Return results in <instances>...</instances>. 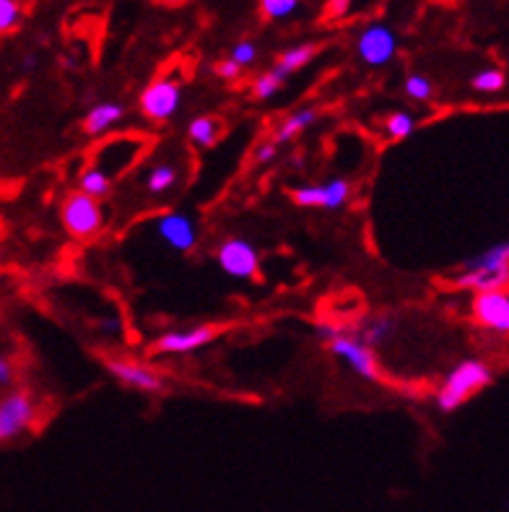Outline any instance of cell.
Here are the masks:
<instances>
[{"label":"cell","mask_w":509,"mask_h":512,"mask_svg":"<svg viewBox=\"0 0 509 512\" xmlns=\"http://www.w3.org/2000/svg\"><path fill=\"white\" fill-rule=\"evenodd\" d=\"M0 284H3V273H0Z\"/></svg>","instance_id":"33"},{"label":"cell","mask_w":509,"mask_h":512,"mask_svg":"<svg viewBox=\"0 0 509 512\" xmlns=\"http://www.w3.org/2000/svg\"><path fill=\"white\" fill-rule=\"evenodd\" d=\"M382 130H385V136L390 141H406L416 133V117L406 110L390 112V115L382 120Z\"/></svg>","instance_id":"19"},{"label":"cell","mask_w":509,"mask_h":512,"mask_svg":"<svg viewBox=\"0 0 509 512\" xmlns=\"http://www.w3.org/2000/svg\"><path fill=\"white\" fill-rule=\"evenodd\" d=\"M471 86L478 94H499V91L507 86V76H504V71H499V68H481V71L471 78Z\"/></svg>","instance_id":"23"},{"label":"cell","mask_w":509,"mask_h":512,"mask_svg":"<svg viewBox=\"0 0 509 512\" xmlns=\"http://www.w3.org/2000/svg\"><path fill=\"white\" fill-rule=\"evenodd\" d=\"M354 6V0H328V16L330 19H343Z\"/></svg>","instance_id":"30"},{"label":"cell","mask_w":509,"mask_h":512,"mask_svg":"<svg viewBox=\"0 0 509 512\" xmlns=\"http://www.w3.org/2000/svg\"><path fill=\"white\" fill-rule=\"evenodd\" d=\"M452 286L468 289L473 294L509 289V240L473 255L463 266V271L452 279Z\"/></svg>","instance_id":"3"},{"label":"cell","mask_w":509,"mask_h":512,"mask_svg":"<svg viewBox=\"0 0 509 512\" xmlns=\"http://www.w3.org/2000/svg\"><path fill=\"white\" fill-rule=\"evenodd\" d=\"M39 403L29 388H11L0 396V445L19 440L34 427Z\"/></svg>","instance_id":"4"},{"label":"cell","mask_w":509,"mask_h":512,"mask_svg":"<svg viewBox=\"0 0 509 512\" xmlns=\"http://www.w3.org/2000/svg\"><path fill=\"white\" fill-rule=\"evenodd\" d=\"M216 336H219V328H213V325H195V328H187V331H169L156 338L154 351L156 354H164V357L193 354V351L211 344Z\"/></svg>","instance_id":"13"},{"label":"cell","mask_w":509,"mask_h":512,"mask_svg":"<svg viewBox=\"0 0 509 512\" xmlns=\"http://www.w3.org/2000/svg\"><path fill=\"white\" fill-rule=\"evenodd\" d=\"M356 55L369 68H385L398 55V34L382 21L367 24L356 37Z\"/></svg>","instance_id":"6"},{"label":"cell","mask_w":509,"mask_h":512,"mask_svg":"<svg viewBox=\"0 0 509 512\" xmlns=\"http://www.w3.org/2000/svg\"><path fill=\"white\" fill-rule=\"evenodd\" d=\"M60 224L73 240H91L102 232L104 211L99 201L84 195L81 190H73L60 203Z\"/></svg>","instance_id":"5"},{"label":"cell","mask_w":509,"mask_h":512,"mask_svg":"<svg viewBox=\"0 0 509 512\" xmlns=\"http://www.w3.org/2000/svg\"><path fill=\"white\" fill-rule=\"evenodd\" d=\"M187 138H190L198 149H211L213 143L219 141V120L211 115L193 117L190 125H187Z\"/></svg>","instance_id":"18"},{"label":"cell","mask_w":509,"mask_h":512,"mask_svg":"<svg viewBox=\"0 0 509 512\" xmlns=\"http://www.w3.org/2000/svg\"><path fill=\"white\" fill-rule=\"evenodd\" d=\"M356 336L369 346V349H377V346H385L390 338L398 331V320L390 318V315H380V318L364 320L359 325H351Z\"/></svg>","instance_id":"15"},{"label":"cell","mask_w":509,"mask_h":512,"mask_svg":"<svg viewBox=\"0 0 509 512\" xmlns=\"http://www.w3.org/2000/svg\"><path fill=\"white\" fill-rule=\"evenodd\" d=\"M78 190L84 195H89V198H94V201H99V198H104V195L112 190V180L110 175L99 167L84 169V175L78 180Z\"/></svg>","instance_id":"20"},{"label":"cell","mask_w":509,"mask_h":512,"mask_svg":"<svg viewBox=\"0 0 509 512\" xmlns=\"http://www.w3.org/2000/svg\"><path fill=\"white\" fill-rule=\"evenodd\" d=\"M403 91H406V97L413 99V102H429L434 97V84L432 78L424 76V73H411L403 81Z\"/></svg>","instance_id":"25"},{"label":"cell","mask_w":509,"mask_h":512,"mask_svg":"<svg viewBox=\"0 0 509 512\" xmlns=\"http://www.w3.org/2000/svg\"><path fill=\"white\" fill-rule=\"evenodd\" d=\"M125 107L120 102H99L94 104L84 117V133L86 136H104L110 133L115 125L123 123Z\"/></svg>","instance_id":"14"},{"label":"cell","mask_w":509,"mask_h":512,"mask_svg":"<svg viewBox=\"0 0 509 512\" xmlns=\"http://www.w3.org/2000/svg\"><path fill=\"white\" fill-rule=\"evenodd\" d=\"M216 263L226 276L237 281L255 279L260 271V253L258 247L252 245L245 237H229L216 250Z\"/></svg>","instance_id":"8"},{"label":"cell","mask_w":509,"mask_h":512,"mask_svg":"<svg viewBox=\"0 0 509 512\" xmlns=\"http://www.w3.org/2000/svg\"><path fill=\"white\" fill-rule=\"evenodd\" d=\"M213 73H216L219 78H224V81H237V78L242 76V68H239L234 60L224 58V60H219V63L213 65Z\"/></svg>","instance_id":"28"},{"label":"cell","mask_w":509,"mask_h":512,"mask_svg":"<svg viewBox=\"0 0 509 512\" xmlns=\"http://www.w3.org/2000/svg\"><path fill=\"white\" fill-rule=\"evenodd\" d=\"M286 78L281 76V73L276 71V68H271V71L260 73L255 81H252V97L258 99V102H265V99H273L281 91V86H284Z\"/></svg>","instance_id":"22"},{"label":"cell","mask_w":509,"mask_h":512,"mask_svg":"<svg viewBox=\"0 0 509 512\" xmlns=\"http://www.w3.org/2000/svg\"><path fill=\"white\" fill-rule=\"evenodd\" d=\"M34 68H37V58H34V55L24 58V71L29 73V71H34Z\"/></svg>","instance_id":"32"},{"label":"cell","mask_w":509,"mask_h":512,"mask_svg":"<svg viewBox=\"0 0 509 512\" xmlns=\"http://www.w3.org/2000/svg\"><path fill=\"white\" fill-rule=\"evenodd\" d=\"M317 55H320V45H315V42L294 45L278 55L276 71L281 73L284 78H289L291 73H297V71H302V68H307V65H310Z\"/></svg>","instance_id":"16"},{"label":"cell","mask_w":509,"mask_h":512,"mask_svg":"<svg viewBox=\"0 0 509 512\" xmlns=\"http://www.w3.org/2000/svg\"><path fill=\"white\" fill-rule=\"evenodd\" d=\"M138 104L151 123H167L182 107V84L177 78H156L141 91Z\"/></svg>","instance_id":"7"},{"label":"cell","mask_w":509,"mask_h":512,"mask_svg":"<svg viewBox=\"0 0 509 512\" xmlns=\"http://www.w3.org/2000/svg\"><path fill=\"white\" fill-rule=\"evenodd\" d=\"M13 375H16V370H13V359L8 357V354H0V390L8 388V385L13 383Z\"/></svg>","instance_id":"29"},{"label":"cell","mask_w":509,"mask_h":512,"mask_svg":"<svg viewBox=\"0 0 509 512\" xmlns=\"http://www.w3.org/2000/svg\"><path fill=\"white\" fill-rule=\"evenodd\" d=\"M278 156L276 143H263L258 151H255V164H271Z\"/></svg>","instance_id":"31"},{"label":"cell","mask_w":509,"mask_h":512,"mask_svg":"<svg viewBox=\"0 0 509 512\" xmlns=\"http://www.w3.org/2000/svg\"><path fill=\"white\" fill-rule=\"evenodd\" d=\"M471 318L478 328L494 336H509V289L473 294Z\"/></svg>","instance_id":"9"},{"label":"cell","mask_w":509,"mask_h":512,"mask_svg":"<svg viewBox=\"0 0 509 512\" xmlns=\"http://www.w3.org/2000/svg\"><path fill=\"white\" fill-rule=\"evenodd\" d=\"M317 115L320 112L315 110V107H302V110L291 112L289 117H286L284 123L278 125L276 130V146H281V143H289L294 141V138H299L307 128H312V125L317 123Z\"/></svg>","instance_id":"17"},{"label":"cell","mask_w":509,"mask_h":512,"mask_svg":"<svg viewBox=\"0 0 509 512\" xmlns=\"http://www.w3.org/2000/svg\"><path fill=\"white\" fill-rule=\"evenodd\" d=\"M154 232L159 234L164 245L172 247L174 253H193L195 245H198V227L182 211H164V214L156 216Z\"/></svg>","instance_id":"11"},{"label":"cell","mask_w":509,"mask_h":512,"mask_svg":"<svg viewBox=\"0 0 509 512\" xmlns=\"http://www.w3.org/2000/svg\"><path fill=\"white\" fill-rule=\"evenodd\" d=\"M229 60H234V63L245 71V68H250L255 60H258V45L255 42H250V39H242V42H237V45L232 47V52H229Z\"/></svg>","instance_id":"27"},{"label":"cell","mask_w":509,"mask_h":512,"mask_svg":"<svg viewBox=\"0 0 509 512\" xmlns=\"http://www.w3.org/2000/svg\"><path fill=\"white\" fill-rule=\"evenodd\" d=\"M177 177H180V172H177L174 164H156V167H151L149 177H146V190L159 198V195L169 193L177 185Z\"/></svg>","instance_id":"21"},{"label":"cell","mask_w":509,"mask_h":512,"mask_svg":"<svg viewBox=\"0 0 509 512\" xmlns=\"http://www.w3.org/2000/svg\"><path fill=\"white\" fill-rule=\"evenodd\" d=\"M107 372H110L120 385L141 390V393H162L164 385H167L164 383V377L159 375L154 367H146V364L133 362V359H107Z\"/></svg>","instance_id":"12"},{"label":"cell","mask_w":509,"mask_h":512,"mask_svg":"<svg viewBox=\"0 0 509 512\" xmlns=\"http://www.w3.org/2000/svg\"><path fill=\"white\" fill-rule=\"evenodd\" d=\"M491 383H494V370L484 359H463L445 375L437 396H434V403H437V409L442 414H452V411H458L460 406L471 401L476 393L489 388Z\"/></svg>","instance_id":"2"},{"label":"cell","mask_w":509,"mask_h":512,"mask_svg":"<svg viewBox=\"0 0 509 512\" xmlns=\"http://www.w3.org/2000/svg\"><path fill=\"white\" fill-rule=\"evenodd\" d=\"M24 21V0H0V37L13 34Z\"/></svg>","instance_id":"24"},{"label":"cell","mask_w":509,"mask_h":512,"mask_svg":"<svg viewBox=\"0 0 509 512\" xmlns=\"http://www.w3.org/2000/svg\"><path fill=\"white\" fill-rule=\"evenodd\" d=\"M302 0H260V13L268 21L289 19L291 13L297 11Z\"/></svg>","instance_id":"26"},{"label":"cell","mask_w":509,"mask_h":512,"mask_svg":"<svg viewBox=\"0 0 509 512\" xmlns=\"http://www.w3.org/2000/svg\"><path fill=\"white\" fill-rule=\"evenodd\" d=\"M291 201L299 208H323V211H338L351 198V182L336 177L323 185H302V188L289 190Z\"/></svg>","instance_id":"10"},{"label":"cell","mask_w":509,"mask_h":512,"mask_svg":"<svg viewBox=\"0 0 509 512\" xmlns=\"http://www.w3.org/2000/svg\"><path fill=\"white\" fill-rule=\"evenodd\" d=\"M315 333L317 338L328 346L330 354L341 359L356 377L369 380V383H380L382 370L377 357H374V349H369V346L356 336L351 325L320 323L315 328Z\"/></svg>","instance_id":"1"}]
</instances>
